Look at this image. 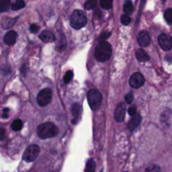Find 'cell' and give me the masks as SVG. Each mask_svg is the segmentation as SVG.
<instances>
[{"mask_svg": "<svg viewBox=\"0 0 172 172\" xmlns=\"http://www.w3.org/2000/svg\"><path fill=\"white\" fill-rule=\"evenodd\" d=\"M110 33H109V32H103V33H102L100 36V39H108V37L110 36Z\"/></svg>", "mask_w": 172, "mask_h": 172, "instance_id": "cell-33", "label": "cell"}, {"mask_svg": "<svg viewBox=\"0 0 172 172\" xmlns=\"http://www.w3.org/2000/svg\"><path fill=\"white\" fill-rule=\"evenodd\" d=\"M16 23V19H13V18H4L2 19L1 24L2 26L3 27V29H8L12 28L13 25L15 24Z\"/></svg>", "mask_w": 172, "mask_h": 172, "instance_id": "cell-16", "label": "cell"}, {"mask_svg": "<svg viewBox=\"0 0 172 172\" xmlns=\"http://www.w3.org/2000/svg\"><path fill=\"white\" fill-rule=\"evenodd\" d=\"M137 42L141 47H147L151 43L149 34L146 30L141 31L137 36Z\"/></svg>", "mask_w": 172, "mask_h": 172, "instance_id": "cell-9", "label": "cell"}, {"mask_svg": "<svg viewBox=\"0 0 172 172\" xmlns=\"http://www.w3.org/2000/svg\"><path fill=\"white\" fill-rule=\"evenodd\" d=\"M73 71H67L65 75V76H64V79H63L65 83H68L69 81H70L71 80V79L73 78Z\"/></svg>", "mask_w": 172, "mask_h": 172, "instance_id": "cell-28", "label": "cell"}, {"mask_svg": "<svg viewBox=\"0 0 172 172\" xmlns=\"http://www.w3.org/2000/svg\"><path fill=\"white\" fill-rule=\"evenodd\" d=\"M70 23L74 29L79 30L86 25L87 18L81 10H76L72 13Z\"/></svg>", "mask_w": 172, "mask_h": 172, "instance_id": "cell-3", "label": "cell"}, {"mask_svg": "<svg viewBox=\"0 0 172 172\" xmlns=\"http://www.w3.org/2000/svg\"><path fill=\"white\" fill-rule=\"evenodd\" d=\"M120 22H121L122 24L124 26H127L131 22V18L128 14H123L121 16V18H120Z\"/></svg>", "mask_w": 172, "mask_h": 172, "instance_id": "cell-25", "label": "cell"}, {"mask_svg": "<svg viewBox=\"0 0 172 172\" xmlns=\"http://www.w3.org/2000/svg\"><path fill=\"white\" fill-rule=\"evenodd\" d=\"M52 100V91L49 88L42 90L36 97V102L40 107H44L49 105Z\"/></svg>", "mask_w": 172, "mask_h": 172, "instance_id": "cell-6", "label": "cell"}, {"mask_svg": "<svg viewBox=\"0 0 172 172\" xmlns=\"http://www.w3.org/2000/svg\"><path fill=\"white\" fill-rule=\"evenodd\" d=\"M135 55L137 59L141 62H147L149 60V57L143 49H138L136 51Z\"/></svg>", "mask_w": 172, "mask_h": 172, "instance_id": "cell-15", "label": "cell"}, {"mask_svg": "<svg viewBox=\"0 0 172 172\" xmlns=\"http://www.w3.org/2000/svg\"><path fill=\"white\" fill-rule=\"evenodd\" d=\"M25 7V3L23 0H16V2L12 6V10L16 11Z\"/></svg>", "mask_w": 172, "mask_h": 172, "instance_id": "cell-20", "label": "cell"}, {"mask_svg": "<svg viewBox=\"0 0 172 172\" xmlns=\"http://www.w3.org/2000/svg\"><path fill=\"white\" fill-rule=\"evenodd\" d=\"M100 5L105 10H110L112 7V0H100Z\"/></svg>", "mask_w": 172, "mask_h": 172, "instance_id": "cell-23", "label": "cell"}, {"mask_svg": "<svg viewBox=\"0 0 172 172\" xmlns=\"http://www.w3.org/2000/svg\"><path fill=\"white\" fill-rule=\"evenodd\" d=\"M112 55V46L106 41H102L97 44L95 50V57L97 61L105 62Z\"/></svg>", "mask_w": 172, "mask_h": 172, "instance_id": "cell-2", "label": "cell"}, {"mask_svg": "<svg viewBox=\"0 0 172 172\" xmlns=\"http://www.w3.org/2000/svg\"><path fill=\"white\" fill-rule=\"evenodd\" d=\"M126 114V106L124 103H120L114 111V119L117 122H122Z\"/></svg>", "mask_w": 172, "mask_h": 172, "instance_id": "cell-10", "label": "cell"}, {"mask_svg": "<svg viewBox=\"0 0 172 172\" xmlns=\"http://www.w3.org/2000/svg\"><path fill=\"white\" fill-rule=\"evenodd\" d=\"M22 127L23 123L22 120L20 119H16L15 120H13L12 124V129L15 132L20 131L22 128Z\"/></svg>", "mask_w": 172, "mask_h": 172, "instance_id": "cell-19", "label": "cell"}, {"mask_svg": "<svg viewBox=\"0 0 172 172\" xmlns=\"http://www.w3.org/2000/svg\"><path fill=\"white\" fill-rule=\"evenodd\" d=\"M2 117L3 118H8V114L6 113V112H3V115H2Z\"/></svg>", "mask_w": 172, "mask_h": 172, "instance_id": "cell-34", "label": "cell"}, {"mask_svg": "<svg viewBox=\"0 0 172 172\" xmlns=\"http://www.w3.org/2000/svg\"><path fill=\"white\" fill-rule=\"evenodd\" d=\"M125 101L127 104H131L132 102L133 101V94L132 92H129L125 96Z\"/></svg>", "mask_w": 172, "mask_h": 172, "instance_id": "cell-29", "label": "cell"}, {"mask_svg": "<svg viewBox=\"0 0 172 172\" xmlns=\"http://www.w3.org/2000/svg\"><path fill=\"white\" fill-rule=\"evenodd\" d=\"M145 83V78L139 73H134L129 79V84L134 89L141 87Z\"/></svg>", "mask_w": 172, "mask_h": 172, "instance_id": "cell-7", "label": "cell"}, {"mask_svg": "<svg viewBox=\"0 0 172 172\" xmlns=\"http://www.w3.org/2000/svg\"><path fill=\"white\" fill-rule=\"evenodd\" d=\"M3 112H6V113L8 112H9V108H4L3 110Z\"/></svg>", "mask_w": 172, "mask_h": 172, "instance_id": "cell-35", "label": "cell"}, {"mask_svg": "<svg viewBox=\"0 0 172 172\" xmlns=\"http://www.w3.org/2000/svg\"><path fill=\"white\" fill-rule=\"evenodd\" d=\"M6 137V131L3 128H0V141H3Z\"/></svg>", "mask_w": 172, "mask_h": 172, "instance_id": "cell-32", "label": "cell"}, {"mask_svg": "<svg viewBox=\"0 0 172 172\" xmlns=\"http://www.w3.org/2000/svg\"><path fill=\"white\" fill-rule=\"evenodd\" d=\"M145 172H160V167L156 164H152L147 167Z\"/></svg>", "mask_w": 172, "mask_h": 172, "instance_id": "cell-26", "label": "cell"}, {"mask_svg": "<svg viewBox=\"0 0 172 172\" xmlns=\"http://www.w3.org/2000/svg\"><path fill=\"white\" fill-rule=\"evenodd\" d=\"M125 172H127V171H125Z\"/></svg>", "mask_w": 172, "mask_h": 172, "instance_id": "cell-38", "label": "cell"}, {"mask_svg": "<svg viewBox=\"0 0 172 172\" xmlns=\"http://www.w3.org/2000/svg\"><path fill=\"white\" fill-rule=\"evenodd\" d=\"M133 3L131 1H128L127 0L124 3V6H123V10L125 12L126 14H131L133 12Z\"/></svg>", "mask_w": 172, "mask_h": 172, "instance_id": "cell-17", "label": "cell"}, {"mask_svg": "<svg viewBox=\"0 0 172 172\" xmlns=\"http://www.w3.org/2000/svg\"><path fill=\"white\" fill-rule=\"evenodd\" d=\"M142 118L140 114H136L132 117V118L129 120L128 124V129L130 131L133 132L134 129H135L140 123L141 122Z\"/></svg>", "mask_w": 172, "mask_h": 172, "instance_id": "cell-11", "label": "cell"}, {"mask_svg": "<svg viewBox=\"0 0 172 172\" xmlns=\"http://www.w3.org/2000/svg\"><path fill=\"white\" fill-rule=\"evenodd\" d=\"M128 113L130 116H131V117H133V116L137 114V108L136 107L134 106H131L130 108H128Z\"/></svg>", "mask_w": 172, "mask_h": 172, "instance_id": "cell-30", "label": "cell"}, {"mask_svg": "<svg viewBox=\"0 0 172 172\" xmlns=\"http://www.w3.org/2000/svg\"><path fill=\"white\" fill-rule=\"evenodd\" d=\"M171 117L170 114V111H165L164 112V113L162 114L161 117V120L162 122H164V124H165L166 122H167V120H169Z\"/></svg>", "mask_w": 172, "mask_h": 172, "instance_id": "cell-27", "label": "cell"}, {"mask_svg": "<svg viewBox=\"0 0 172 172\" xmlns=\"http://www.w3.org/2000/svg\"><path fill=\"white\" fill-rule=\"evenodd\" d=\"M39 27L35 24H32L30 26V31L32 32V33H36V32L39 30Z\"/></svg>", "mask_w": 172, "mask_h": 172, "instance_id": "cell-31", "label": "cell"}, {"mask_svg": "<svg viewBox=\"0 0 172 172\" xmlns=\"http://www.w3.org/2000/svg\"><path fill=\"white\" fill-rule=\"evenodd\" d=\"M87 101L92 110H98L102 103V96L101 93L96 90H91L87 93Z\"/></svg>", "mask_w": 172, "mask_h": 172, "instance_id": "cell-4", "label": "cell"}, {"mask_svg": "<svg viewBox=\"0 0 172 172\" xmlns=\"http://www.w3.org/2000/svg\"><path fill=\"white\" fill-rule=\"evenodd\" d=\"M40 151V147L38 145H36V144L31 145L26 149L23 153V159L28 163L33 162L39 157Z\"/></svg>", "mask_w": 172, "mask_h": 172, "instance_id": "cell-5", "label": "cell"}, {"mask_svg": "<svg viewBox=\"0 0 172 172\" xmlns=\"http://www.w3.org/2000/svg\"><path fill=\"white\" fill-rule=\"evenodd\" d=\"M158 43L164 50H169L172 49V39L168 35L161 34L158 37Z\"/></svg>", "mask_w": 172, "mask_h": 172, "instance_id": "cell-8", "label": "cell"}, {"mask_svg": "<svg viewBox=\"0 0 172 172\" xmlns=\"http://www.w3.org/2000/svg\"><path fill=\"white\" fill-rule=\"evenodd\" d=\"M17 34L15 31L11 30L7 32L6 34L4 36V43L8 45L14 44L16 41Z\"/></svg>", "mask_w": 172, "mask_h": 172, "instance_id": "cell-13", "label": "cell"}, {"mask_svg": "<svg viewBox=\"0 0 172 172\" xmlns=\"http://www.w3.org/2000/svg\"><path fill=\"white\" fill-rule=\"evenodd\" d=\"M96 170V163L94 159H90L87 161L84 172H95Z\"/></svg>", "mask_w": 172, "mask_h": 172, "instance_id": "cell-18", "label": "cell"}, {"mask_svg": "<svg viewBox=\"0 0 172 172\" xmlns=\"http://www.w3.org/2000/svg\"><path fill=\"white\" fill-rule=\"evenodd\" d=\"M164 18L165 21L167 22V24H172V9H167L164 13Z\"/></svg>", "mask_w": 172, "mask_h": 172, "instance_id": "cell-24", "label": "cell"}, {"mask_svg": "<svg viewBox=\"0 0 172 172\" xmlns=\"http://www.w3.org/2000/svg\"><path fill=\"white\" fill-rule=\"evenodd\" d=\"M96 6H97L96 0H87L85 3L84 7L86 10H93L96 8Z\"/></svg>", "mask_w": 172, "mask_h": 172, "instance_id": "cell-21", "label": "cell"}, {"mask_svg": "<svg viewBox=\"0 0 172 172\" xmlns=\"http://www.w3.org/2000/svg\"><path fill=\"white\" fill-rule=\"evenodd\" d=\"M164 1H165V0H164Z\"/></svg>", "mask_w": 172, "mask_h": 172, "instance_id": "cell-37", "label": "cell"}, {"mask_svg": "<svg viewBox=\"0 0 172 172\" xmlns=\"http://www.w3.org/2000/svg\"><path fill=\"white\" fill-rule=\"evenodd\" d=\"M81 112V106L77 104H73L71 106V114L73 116L74 119L72 120V123L76 124V120L78 119L79 117H80Z\"/></svg>", "mask_w": 172, "mask_h": 172, "instance_id": "cell-14", "label": "cell"}, {"mask_svg": "<svg viewBox=\"0 0 172 172\" xmlns=\"http://www.w3.org/2000/svg\"><path fill=\"white\" fill-rule=\"evenodd\" d=\"M101 172H103V170H102V171H101Z\"/></svg>", "mask_w": 172, "mask_h": 172, "instance_id": "cell-36", "label": "cell"}, {"mask_svg": "<svg viewBox=\"0 0 172 172\" xmlns=\"http://www.w3.org/2000/svg\"><path fill=\"white\" fill-rule=\"evenodd\" d=\"M36 131L40 138L46 139L57 136L59 133V129L53 123L46 122L40 124Z\"/></svg>", "mask_w": 172, "mask_h": 172, "instance_id": "cell-1", "label": "cell"}, {"mask_svg": "<svg viewBox=\"0 0 172 172\" xmlns=\"http://www.w3.org/2000/svg\"><path fill=\"white\" fill-rule=\"evenodd\" d=\"M10 0H0V12H6L10 8Z\"/></svg>", "mask_w": 172, "mask_h": 172, "instance_id": "cell-22", "label": "cell"}, {"mask_svg": "<svg viewBox=\"0 0 172 172\" xmlns=\"http://www.w3.org/2000/svg\"><path fill=\"white\" fill-rule=\"evenodd\" d=\"M39 38L44 43H52L55 40V36L50 30H44L39 35Z\"/></svg>", "mask_w": 172, "mask_h": 172, "instance_id": "cell-12", "label": "cell"}]
</instances>
